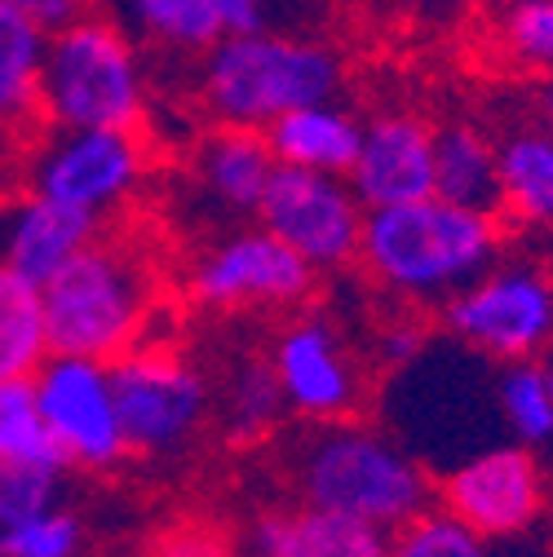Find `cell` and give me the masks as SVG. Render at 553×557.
I'll return each mask as SVG.
<instances>
[{
  "label": "cell",
  "mask_w": 553,
  "mask_h": 557,
  "mask_svg": "<svg viewBox=\"0 0 553 557\" xmlns=\"http://www.w3.org/2000/svg\"><path fill=\"white\" fill-rule=\"evenodd\" d=\"M505 231L496 213L456 208L439 195L377 208L364 218L359 261L381 288L417 306H443L501 261Z\"/></svg>",
  "instance_id": "obj_1"
},
{
  "label": "cell",
  "mask_w": 553,
  "mask_h": 557,
  "mask_svg": "<svg viewBox=\"0 0 553 557\" xmlns=\"http://www.w3.org/2000/svg\"><path fill=\"white\" fill-rule=\"evenodd\" d=\"M341 94V58L323 40L288 32L222 36L204 49L199 102L226 128L261 133L280 115L332 102Z\"/></svg>",
  "instance_id": "obj_2"
},
{
  "label": "cell",
  "mask_w": 553,
  "mask_h": 557,
  "mask_svg": "<svg viewBox=\"0 0 553 557\" xmlns=\"http://www.w3.org/2000/svg\"><path fill=\"white\" fill-rule=\"evenodd\" d=\"M156 274L128 244L94 239L40 288L49 355H76L115 363L143 345L151 319Z\"/></svg>",
  "instance_id": "obj_3"
},
{
  "label": "cell",
  "mask_w": 553,
  "mask_h": 557,
  "mask_svg": "<svg viewBox=\"0 0 553 557\" xmlns=\"http://www.w3.org/2000/svg\"><path fill=\"white\" fill-rule=\"evenodd\" d=\"M147 120V66L133 32L107 14H85L49 36L40 66L45 128H128Z\"/></svg>",
  "instance_id": "obj_4"
},
{
  "label": "cell",
  "mask_w": 553,
  "mask_h": 557,
  "mask_svg": "<svg viewBox=\"0 0 553 557\" xmlns=\"http://www.w3.org/2000/svg\"><path fill=\"white\" fill-rule=\"evenodd\" d=\"M302 496L315 509L359 518L390 535L430 509V478L398 443L359 425H332L302 456Z\"/></svg>",
  "instance_id": "obj_5"
},
{
  "label": "cell",
  "mask_w": 553,
  "mask_h": 557,
  "mask_svg": "<svg viewBox=\"0 0 553 557\" xmlns=\"http://www.w3.org/2000/svg\"><path fill=\"white\" fill-rule=\"evenodd\" d=\"M443 323L465 350L482 359H540L553 345V274L536 261H496L469 288L443 301Z\"/></svg>",
  "instance_id": "obj_6"
},
{
  "label": "cell",
  "mask_w": 553,
  "mask_h": 557,
  "mask_svg": "<svg viewBox=\"0 0 553 557\" xmlns=\"http://www.w3.org/2000/svg\"><path fill=\"white\" fill-rule=\"evenodd\" d=\"M147 182V143L128 128H49L27 160V195L111 218Z\"/></svg>",
  "instance_id": "obj_7"
},
{
  "label": "cell",
  "mask_w": 553,
  "mask_h": 557,
  "mask_svg": "<svg viewBox=\"0 0 553 557\" xmlns=\"http://www.w3.org/2000/svg\"><path fill=\"white\" fill-rule=\"evenodd\" d=\"M364 218V203L345 177L306 169H274L257 208V226L288 244L315 274L359 261Z\"/></svg>",
  "instance_id": "obj_8"
},
{
  "label": "cell",
  "mask_w": 553,
  "mask_h": 557,
  "mask_svg": "<svg viewBox=\"0 0 553 557\" xmlns=\"http://www.w3.org/2000/svg\"><path fill=\"white\" fill-rule=\"evenodd\" d=\"M111 389L128 451H173L209 411L204 376L173 350H156V345H133L128 355H120L111 363Z\"/></svg>",
  "instance_id": "obj_9"
},
{
  "label": "cell",
  "mask_w": 553,
  "mask_h": 557,
  "mask_svg": "<svg viewBox=\"0 0 553 557\" xmlns=\"http://www.w3.org/2000/svg\"><path fill=\"white\" fill-rule=\"evenodd\" d=\"M32 385H36L45 430H49L62 465L111 469L128 451L124 430H120L115 389H111V363L49 355L36 368Z\"/></svg>",
  "instance_id": "obj_10"
},
{
  "label": "cell",
  "mask_w": 553,
  "mask_h": 557,
  "mask_svg": "<svg viewBox=\"0 0 553 557\" xmlns=\"http://www.w3.org/2000/svg\"><path fill=\"white\" fill-rule=\"evenodd\" d=\"M443 513L482 540H518L544 509V473L527 447H482L443 478Z\"/></svg>",
  "instance_id": "obj_11"
},
{
  "label": "cell",
  "mask_w": 553,
  "mask_h": 557,
  "mask_svg": "<svg viewBox=\"0 0 553 557\" xmlns=\"http://www.w3.org/2000/svg\"><path fill=\"white\" fill-rule=\"evenodd\" d=\"M315 288V270L270 231H235L218 239L191 270V297L213 310L297 306Z\"/></svg>",
  "instance_id": "obj_12"
},
{
  "label": "cell",
  "mask_w": 553,
  "mask_h": 557,
  "mask_svg": "<svg viewBox=\"0 0 553 557\" xmlns=\"http://www.w3.org/2000/svg\"><path fill=\"white\" fill-rule=\"evenodd\" d=\"M345 186L355 190L364 213L434 195V128L407 111L368 120Z\"/></svg>",
  "instance_id": "obj_13"
},
{
  "label": "cell",
  "mask_w": 553,
  "mask_h": 557,
  "mask_svg": "<svg viewBox=\"0 0 553 557\" xmlns=\"http://www.w3.org/2000/svg\"><path fill=\"white\" fill-rule=\"evenodd\" d=\"M270 372L280 381L284 407L310 416V421L336 425L341 416H351L359 403V376L355 363L345 359L341 336L328 323H293L280 341H274Z\"/></svg>",
  "instance_id": "obj_14"
},
{
  "label": "cell",
  "mask_w": 553,
  "mask_h": 557,
  "mask_svg": "<svg viewBox=\"0 0 553 557\" xmlns=\"http://www.w3.org/2000/svg\"><path fill=\"white\" fill-rule=\"evenodd\" d=\"M102 235V222L81 213V208H66L40 195H27L14 218H10V235H5V261L19 278H27L32 288H45L49 278L72 261L76 252H85L94 239Z\"/></svg>",
  "instance_id": "obj_15"
},
{
  "label": "cell",
  "mask_w": 553,
  "mask_h": 557,
  "mask_svg": "<svg viewBox=\"0 0 553 557\" xmlns=\"http://www.w3.org/2000/svg\"><path fill=\"white\" fill-rule=\"evenodd\" d=\"M261 137L280 169L345 177L364 143V120L332 98V102H310V107L280 115L274 124L261 128Z\"/></svg>",
  "instance_id": "obj_16"
},
{
  "label": "cell",
  "mask_w": 553,
  "mask_h": 557,
  "mask_svg": "<svg viewBox=\"0 0 553 557\" xmlns=\"http://www.w3.org/2000/svg\"><path fill=\"white\" fill-rule=\"evenodd\" d=\"M274 169L280 164H274L266 137L253 128L218 124L195 147V182L222 213H257Z\"/></svg>",
  "instance_id": "obj_17"
},
{
  "label": "cell",
  "mask_w": 553,
  "mask_h": 557,
  "mask_svg": "<svg viewBox=\"0 0 553 557\" xmlns=\"http://www.w3.org/2000/svg\"><path fill=\"white\" fill-rule=\"evenodd\" d=\"M390 535L328 509H288L257 527V557H385Z\"/></svg>",
  "instance_id": "obj_18"
},
{
  "label": "cell",
  "mask_w": 553,
  "mask_h": 557,
  "mask_svg": "<svg viewBox=\"0 0 553 557\" xmlns=\"http://www.w3.org/2000/svg\"><path fill=\"white\" fill-rule=\"evenodd\" d=\"M501 213L531 231H553V137L518 124L496 143Z\"/></svg>",
  "instance_id": "obj_19"
},
{
  "label": "cell",
  "mask_w": 553,
  "mask_h": 557,
  "mask_svg": "<svg viewBox=\"0 0 553 557\" xmlns=\"http://www.w3.org/2000/svg\"><path fill=\"white\" fill-rule=\"evenodd\" d=\"M434 195L501 218V182H496V143L478 124H443L434 128Z\"/></svg>",
  "instance_id": "obj_20"
},
{
  "label": "cell",
  "mask_w": 553,
  "mask_h": 557,
  "mask_svg": "<svg viewBox=\"0 0 553 557\" xmlns=\"http://www.w3.org/2000/svg\"><path fill=\"white\" fill-rule=\"evenodd\" d=\"M49 36L0 0V143L40 124V66Z\"/></svg>",
  "instance_id": "obj_21"
},
{
  "label": "cell",
  "mask_w": 553,
  "mask_h": 557,
  "mask_svg": "<svg viewBox=\"0 0 553 557\" xmlns=\"http://www.w3.org/2000/svg\"><path fill=\"white\" fill-rule=\"evenodd\" d=\"M120 10L137 36L169 53H204L226 36L218 0H120Z\"/></svg>",
  "instance_id": "obj_22"
},
{
  "label": "cell",
  "mask_w": 553,
  "mask_h": 557,
  "mask_svg": "<svg viewBox=\"0 0 553 557\" xmlns=\"http://www.w3.org/2000/svg\"><path fill=\"white\" fill-rule=\"evenodd\" d=\"M49 359L40 288L0 265V381H27Z\"/></svg>",
  "instance_id": "obj_23"
},
{
  "label": "cell",
  "mask_w": 553,
  "mask_h": 557,
  "mask_svg": "<svg viewBox=\"0 0 553 557\" xmlns=\"http://www.w3.org/2000/svg\"><path fill=\"white\" fill-rule=\"evenodd\" d=\"M492 40L518 72L553 76V0H496Z\"/></svg>",
  "instance_id": "obj_24"
},
{
  "label": "cell",
  "mask_w": 553,
  "mask_h": 557,
  "mask_svg": "<svg viewBox=\"0 0 553 557\" xmlns=\"http://www.w3.org/2000/svg\"><path fill=\"white\" fill-rule=\"evenodd\" d=\"M496 407L518 447H553V394L540 359L501 363L496 372Z\"/></svg>",
  "instance_id": "obj_25"
},
{
  "label": "cell",
  "mask_w": 553,
  "mask_h": 557,
  "mask_svg": "<svg viewBox=\"0 0 553 557\" xmlns=\"http://www.w3.org/2000/svg\"><path fill=\"white\" fill-rule=\"evenodd\" d=\"M0 465L62 469V456L45 430L32 376L27 381H0Z\"/></svg>",
  "instance_id": "obj_26"
},
{
  "label": "cell",
  "mask_w": 553,
  "mask_h": 557,
  "mask_svg": "<svg viewBox=\"0 0 553 557\" xmlns=\"http://www.w3.org/2000/svg\"><path fill=\"white\" fill-rule=\"evenodd\" d=\"M385 557H492V544L474 535L443 509H426L398 531H390Z\"/></svg>",
  "instance_id": "obj_27"
},
{
  "label": "cell",
  "mask_w": 553,
  "mask_h": 557,
  "mask_svg": "<svg viewBox=\"0 0 553 557\" xmlns=\"http://www.w3.org/2000/svg\"><path fill=\"white\" fill-rule=\"evenodd\" d=\"M81 544H85L81 518L58 505L0 531V557H81Z\"/></svg>",
  "instance_id": "obj_28"
},
{
  "label": "cell",
  "mask_w": 553,
  "mask_h": 557,
  "mask_svg": "<svg viewBox=\"0 0 553 557\" xmlns=\"http://www.w3.org/2000/svg\"><path fill=\"white\" fill-rule=\"evenodd\" d=\"M58 478L62 469H45V465H0V531L53 509Z\"/></svg>",
  "instance_id": "obj_29"
},
{
  "label": "cell",
  "mask_w": 553,
  "mask_h": 557,
  "mask_svg": "<svg viewBox=\"0 0 553 557\" xmlns=\"http://www.w3.org/2000/svg\"><path fill=\"white\" fill-rule=\"evenodd\" d=\"M284 407L280 381H274L270 363H244L231 381V430L235 434H257L266 430Z\"/></svg>",
  "instance_id": "obj_30"
},
{
  "label": "cell",
  "mask_w": 553,
  "mask_h": 557,
  "mask_svg": "<svg viewBox=\"0 0 553 557\" xmlns=\"http://www.w3.org/2000/svg\"><path fill=\"white\" fill-rule=\"evenodd\" d=\"M151 557H231V540L209 522H182L156 540Z\"/></svg>",
  "instance_id": "obj_31"
},
{
  "label": "cell",
  "mask_w": 553,
  "mask_h": 557,
  "mask_svg": "<svg viewBox=\"0 0 553 557\" xmlns=\"http://www.w3.org/2000/svg\"><path fill=\"white\" fill-rule=\"evenodd\" d=\"M10 5L45 36H58L85 14H94V0H10Z\"/></svg>",
  "instance_id": "obj_32"
},
{
  "label": "cell",
  "mask_w": 553,
  "mask_h": 557,
  "mask_svg": "<svg viewBox=\"0 0 553 557\" xmlns=\"http://www.w3.org/2000/svg\"><path fill=\"white\" fill-rule=\"evenodd\" d=\"M403 10L426 27H456L478 10V0H403Z\"/></svg>",
  "instance_id": "obj_33"
},
{
  "label": "cell",
  "mask_w": 553,
  "mask_h": 557,
  "mask_svg": "<svg viewBox=\"0 0 553 557\" xmlns=\"http://www.w3.org/2000/svg\"><path fill=\"white\" fill-rule=\"evenodd\" d=\"M531 115H536V128H544L553 137V76H540L536 98H531Z\"/></svg>",
  "instance_id": "obj_34"
},
{
  "label": "cell",
  "mask_w": 553,
  "mask_h": 557,
  "mask_svg": "<svg viewBox=\"0 0 553 557\" xmlns=\"http://www.w3.org/2000/svg\"><path fill=\"white\" fill-rule=\"evenodd\" d=\"M540 368H544V381H549V394H553V345L544 350V363H540Z\"/></svg>",
  "instance_id": "obj_35"
},
{
  "label": "cell",
  "mask_w": 553,
  "mask_h": 557,
  "mask_svg": "<svg viewBox=\"0 0 553 557\" xmlns=\"http://www.w3.org/2000/svg\"><path fill=\"white\" fill-rule=\"evenodd\" d=\"M5 164H10V156H5V147H0V190H5Z\"/></svg>",
  "instance_id": "obj_36"
}]
</instances>
